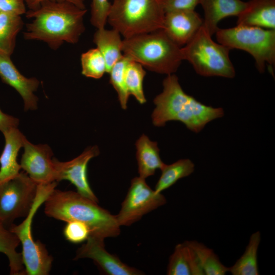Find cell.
<instances>
[{"label": "cell", "instance_id": "obj_1", "mask_svg": "<svg viewBox=\"0 0 275 275\" xmlns=\"http://www.w3.org/2000/svg\"><path fill=\"white\" fill-rule=\"evenodd\" d=\"M86 12V9L66 1H44L36 9L26 12V17L33 20L26 25L24 38L43 41L54 50L64 42L76 43L85 30Z\"/></svg>", "mask_w": 275, "mask_h": 275}, {"label": "cell", "instance_id": "obj_2", "mask_svg": "<svg viewBox=\"0 0 275 275\" xmlns=\"http://www.w3.org/2000/svg\"><path fill=\"white\" fill-rule=\"evenodd\" d=\"M162 85V92L153 100L155 107L151 117L155 126L178 121L190 131L198 133L207 124L224 115L222 108L206 105L186 94L174 74L168 75Z\"/></svg>", "mask_w": 275, "mask_h": 275}, {"label": "cell", "instance_id": "obj_3", "mask_svg": "<svg viewBox=\"0 0 275 275\" xmlns=\"http://www.w3.org/2000/svg\"><path fill=\"white\" fill-rule=\"evenodd\" d=\"M45 213L58 220L77 221L86 224L90 235L105 239L121 232L115 215L77 191L54 189L44 202Z\"/></svg>", "mask_w": 275, "mask_h": 275}, {"label": "cell", "instance_id": "obj_4", "mask_svg": "<svg viewBox=\"0 0 275 275\" xmlns=\"http://www.w3.org/2000/svg\"><path fill=\"white\" fill-rule=\"evenodd\" d=\"M122 52L149 70L173 74L183 60L181 47L161 29L124 39Z\"/></svg>", "mask_w": 275, "mask_h": 275}, {"label": "cell", "instance_id": "obj_5", "mask_svg": "<svg viewBox=\"0 0 275 275\" xmlns=\"http://www.w3.org/2000/svg\"><path fill=\"white\" fill-rule=\"evenodd\" d=\"M160 0H114L107 20L124 39L163 29Z\"/></svg>", "mask_w": 275, "mask_h": 275}, {"label": "cell", "instance_id": "obj_6", "mask_svg": "<svg viewBox=\"0 0 275 275\" xmlns=\"http://www.w3.org/2000/svg\"><path fill=\"white\" fill-rule=\"evenodd\" d=\"M203 25L191 39L181 47L183 60L190 63L197 74L203 76L232 78L234 67L229 57L230 49L214 42Z\"/></svg>", "mask_w": 275, "mask_h": 275}, {"label": "cell", "instance_id": "obj_7", "mask_svg": "<svg viewBox=\"0 0 275 275\" xmlns=\"http://www.w3.org/2000/svg\"><path fill=\"white\" fill-rule=\"evenodd\" d=\"M215 34L219 43L230 49H241L251 54L260 73L264 71L266 64L272 70L275 64V30L237 25L218 29Z\"/></svg>", "mask_w": 275, "mask_h": 275}, {"label": "cell", "instance_id": "obj_8", "mask_svg": "<svg viewBox=\"0 0 275 275\" xmlns=\"http://www.w3.org/2000/svg\"><path fill=\"white\" fill-rule=\"evenodd\" d=\"M57 182L38 184L37 194L33 205L25 219L19 225L12 224L9 230L14 233L22 245V258L25 274L47 275L51 268L52 257L45 245L35 241L32 234V224L34 215L40 206L55 188Z\"/></svg>", "mask_w": 275, "mask_h": 275}, {"label": "cell", "instance_id": "obj_9", "mask_svg": "<svg viewBox=\"0 0 275 275\" xmlns=\"http://www.w3.org/2000/svg\"><path fill=\"white\" fill-rule=\"evenodd\" d=\"M37 184L26 172L0 183V221L8 228L29 214L37 194Z\"/></svg>", "mask_w": 275, "mask_h": 275}, {"label": "cell", "instance_id": "obj_10", "mask_svg": "<svg viewBox=\"0 0 275 275\" xmlns=\"http://www.w3.org/2000/svg\"><path fill=\"white\" fill-rule=\"evenodd\" d=\"M166 203V197L152 189L145 179L136 177L131 180L120 210L115 216L120 227L129 226Z\"/></svg>", "mask_w": 275, "mask_h": 275}, {"label": "cell", "instance_id": "obj_11", "mask_svg": "<svg viewBox=\"0 0 275 275\" xmlns=\"http://www.w3.org/2000/svg\"><path fill=\"white\" fill-rule=\"evenodd\" d=\"M99 154V149L95 146L87 148L79 156L70 161L61 162L53 158L56 170V181L68 180L75 186L78 194L98 203V199L89 184L87 167L89 161Z\"/></svg>", "mask_w": 275, "mask_h": 275}, {"label": "cell", "instance_id": "obj_12", "mask_svg": "<svg viewBox=\"0 0 275 275\" xmlns=\"http://www.w3.org/2000/svg\"><path fill=\"white\" fill-rule=\"evenodd\" d=\"M23 147L20 165L29 177L38 184L56 181L53 153L49 146L34 145L26 139Z\"/></svg>", "mask_w": 275, "mask_h": 275}, {"label": "cell", "instance_id": "obj_13", "mask_svg": "<svg viewBox=\"0 0 275 275\" xmlns=\"http://www.w3.org/2000/svg\"><path fill=\"white\" fill-rule=\"evenodd\" d=\"M86 243L76 251L74 260L89 258L109 275H141V270L123 263L117 256L108 252L104 239L90 235Z\"/></svg>", "mask_w": 275, "mask_h": 275}, {"label": "cell", "instance_id": "obj_14", "mask_svg": "<svg viewBox=\"0 0 275 275\" xmlns=\"http://www.w3.org/2000/svg\"><path fill=\"white\" fill-rule=\"evenodd\" d=\"M203 20L195 10L165 13L162 30L180 47L187 44L203 25Z\"/></svg>", "mask_w": 275, "mask_h": 275}, {"label": "cell", "instance_id": "obj_15", "mask_svg": "<svg viewBox=\"0 0 275 275\" xmlns=\"http://www.w3.org/2000/svg\"><path fill=\"white\" fill-rule=\"evenodd\" d=\"M0 77L20 95L25 111L37 109L38 99L34 93L40 82L35 77L27 78L22 75L13 64L10 56L0 54Z\"/></svg>", "mask_w": 275, "mask_h": 275}, {"label": "cell", "instance_id": "obj_16", "mask_svg": "<svg viewBox=\"0 0 275 275\" xmlns=\"http://www.w3.org/2000/svg\"><path fill=\"white\" fill-rule=\"evenodd\" d=\"M204 13L203 26L210 35L219 29L218 22L229 16H238L245 8L247 2L241 0H201Z\"/></svg>", "mask_w": 275, "mask_h": 275}, {"label": "cell", "instance_id": "obj_17", "mask_svg": "<svg viewBox=\"0 0 275 275\" xmlns=\"http://www.w3.org/2000/svg\"><path fill=\"white\" fill-rule=\"evenodd\" d=\"M5 144L0 156V183L17 175L21 167L17 161L20 149L26 138L17 128L11 129L3 133Z\"/></svg>", "mask_w": 275, "mask_h": 275}, {"label": "cell", "instance_id": "obj_18", "mask_svg": "<svg viewBox=\"0 0 275 275\" xmlns=\"http://www.w3.org/2000/svg\"><path fill=\"white\" fill-rule=\"evenodd\" d=\"M237 25L275 30V0H250Z\"/></svg>", "mask_w": 275, "mask_h": 275}, {"label": "cell", "instance_id": "obj_19", "mask_svg": "<svg viewBox=\"0 0 275 275\" xmlns=\"http://www.w3.org/2000/svg\"><path fill=\"white\" fill-rule=\"evenodd\" d=\"M135 146L139 177L146 179L153 175L156 170H160L164 163L160 158L157 142L151 141L147 135H142Z\"/></svg>", "mask_w": 275, "mask_h": 275}, {"label": "cell", "instance_id": "obj_20", "mask_svg": "<svg viewBox=\"0 0 275 275\" xmlns=\"http://www.w3.org/2000/svg\"><path fill=\"white\" fill-rule=\"evenodd\" d=\"M93 41L104 59L106 72L108 73L123 56L121 34L114 29H98L94 34Z\"/></svg>", "mask_w": 275, "mask_h": 275}, {"label": "cell", "instance_id": "obj_21", "mask_svg": "<svg viewBox=\"0 0 275 275\" xmlns=\"http://www.w3.org/2000/svg\"><path fill=\"white\" fill-rule=\"evenodd\" d=\"M261 233L256 231L250 236L245 251L231 267L228 272L232 275H258V251L261 242Z\"/></svg>", "mask_w": 275, "mask_h": 275}, {"label": "cell", "instance_id": "obj_22", "mask_svg": "<svg viewBox=\"0 0 275 275\" xmlns=\"http://www.w3.org/2000/svg\"><path fill=\"white\" fill-rule=\"evenodd\" d=\"M19 243L17 236L0 221V253L8 257L12 275L25 274L21 253L16 250Z\"/></svg>", "mask_w": 275, "mask_h": 275}, {"label": "cell", "instance_id": "obj_23", "mask_svg": "<svg viewBox=\"0 0 275 275\" xmlns=\"http://www.w3.org/2000/svg\"><path fill=\"white\" fill-rule=\"evenodd\" d=\"M160 170L161 175L154 189L157 193H161L179 179L191 175L195 171V164L189 159H181L170 164L164 163Z\"/></svg>", "mask_w": 275, "mask_h": 275}, {"label": "cell", "instance_id": "obj_24", "mask_svg": "<svg viewBox=\"0 0 275 275\" xmlns=\"http://www.w3.org/2000/svg\"><path fill=\"white\" fill-rule=\"evenodd\" d=\"M22 25L20 16L0 12V54L11 56Z\"/></svg>", "mask_w": 275, "mask_h": 275}, {"label": "cell", "instance_id": "obj_25", "mask_svg": "<svg viewBox=\"0 0 275 275\" xmlns=\"http://www.w3.org/2000/svg\"><path fill=\"white\" fill-rule=\"evenodd\" d=\"M196 253L204 275H225L228 267L220 261L213 250L196 240H187Z\"/></svg>", "mask_w": 275, "mask_h": 275}, {"label": "cell", "instance_id": "obj_26", "mask_svg": "<svg viewBox=\"0 0 275 275\" xmlns=\"http://www.w3.org/2000/svg\"><path fill=\"white\" fill-rule=\"evenodd\" d=\"M146 74L140 64L130 59L125 71L126 86L129 95H133L141 104L146 102L143 90V80Z\"/></svg>", "mask_w": 275, "mask_h": 275}, {"label": "cell", "instance_id": "obj_27", "mask_svg": "<svg viewBox=\"0 0 275 275\" xmlns=\"http://www.w3.org/2000/svg\"><path fill=\"white\" fill-rule=\"evenodd\" d=\"M129 60L128 57L123 54L108 73L110 75L109 82L116 91L121 106L123 109L127 108L129 96L125 79V68Z\"/></svg>", "mask_w": 275, "mask_h": 275}, {"label": "cell", "instance_id": "obj_28", "mask_svg": "<svg viewBox=\"0 0 275 275\" xmlns=\"http://www.w3.org/2000/svg\"><path fill=\"white\" fill-rule=\"evenodd\" d=\"M80 61L81 73L86 77L98 79L106 72L104 59L97 48L83 53Z\"/></svg>", "mask_w": 275, "mask_h": 275}, {"label": "cell", "instance_id": "obj_29", "mask_svg": "<svg viewBox=\"0 0 275 275\" xmlns=\"http://www.w3.org/2000/svg\"><path fill=\"white\" fill-rule=\"evenodd\" d=\"M168 275H191L182 243L177 244L169 258L167 269Z\"/></svg>", "mask_w": 275, "mask_h": 275}, {"label": "cell", "instance_id": "obj_30", "mask_svg": "<svg viewBox=\"0 0 275 275\" xmlns=\"http://www.w3.org/2000/svg\"><path fill=\"white\" fill-rule=\"evenodd\" d=\"M67 223L63 230L66 240L73 243H79L87 240L90 230L86 224L77 221Z\"/></svg>", "mask_w": 275, "mask_h": 275}, {"label": "cell", "instance_id": "obj_31", "mask_svg": "<svg viewBox=\"0 0 275 275\" xmlns=\"http://www.w3.org/2000/svg\"><path fill=\"white\" fill-rule=\"evenodd\" d=\"M111 6L108 0H92L91 22L97 29L104 28Z\"/></svg>", "mask_w": 275, "mask_h": 275}, {"label": "cell", "instance_id": "obj_32", "mask_svg": "<svg viewBox=\"0 0 275 275\" xmlns=\"http://www.w3.org/2000/svg\"><path fill=\"white\" fill-rule=\"evenodd\" d=\"M201 0H160L165 13L176 11L195 10Z\"/></svg>", "mask_w": 275, "mask_h": 275}, {"label": "cell", "instance_id": "obj_33", "mask_svg": "<svg viewBox=\"0 0 275 275\" xmlns=\"http://www.w3.org/2000/svg\"><path fill=\"white\" fill-rule=\"evenodd\" d=\"M191 275H204L198 257L187 241L182 243Z\"/></svg>", "mask_w": 275, "mask_h": 275}, {"label": "cell", "instance_id": "obj_34", "mask_svg": "<svg viewBox=\"0 0 275 275\" xmlns=\"http://www.w3.org/2000/svg\"><path fill=\"white\" fill-rule=\"evenodd\" d=\"M0 12L20 16L26 13L24 0H0Z\"/></svg>", "mask_w": 275, "mask_h": 275}, {"label": "cell", "instance_id": "obj_35", "mask_svg": "<svg viewBox=\"0 0 275 275\" xmlns=\"http://www.w3.org/2000/svg\"><path fill=\"white\" fill-rule=\"evenodd\" d=\"M19 120L3 113L0 109V131L4 133L8 130L17 128Z\"/></svg>", "mask_w": 275, "mask_h": 275}, {"label": "cell", "instance_id": "obj_36", "mask_svg": "<svg viewBox=\"0 0 275 275\" xmlns=\"http://www.w3.org/2000/svg\"><path fill=\"white\" fill-rule=\"evenodd\" d=\"M45 1L47 0H24L25 3L26 4L29 10H33L38 8L40 4ZM54 1H66L71 3L77 7L85 9V1L86 0H54Z\"/></svg>", "mask_w": 275, "mask_h": 275}]
</instances>
